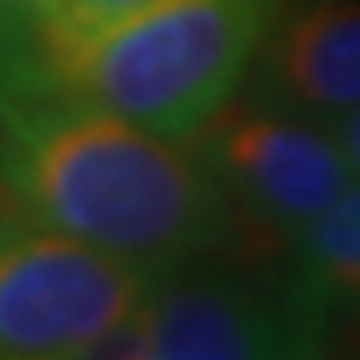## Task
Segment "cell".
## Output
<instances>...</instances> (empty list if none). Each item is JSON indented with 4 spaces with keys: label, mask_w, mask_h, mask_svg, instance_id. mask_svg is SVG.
I'll list each match as a JSON object with an SVG mask.
<instances>
[{
    "label": "cell",
    "mask_w": 360,
    "mask_h": 360,
    "mask_svg": "<svg viewBox=\"0 0 360 360\" xmlns=\"http://www.w3.org/2000/svg\"><path fill=\"white\" fill-rule=\"evenodd\" d=\"M276 288L324 333L360 316V176L284 252Z\"/></svg>",
    "instance_id": "obj_7"
},
{
    "label": "cell",
    "mask_w": 360,
    "mask_h": 360,
    "mask_svg": "<svg viewBox=\"0 0 360 360\" xmlns=\"http://www.w3.org/2000/svg\"><path fill=\"white\" fill-rule=\"evenodd\" d=\"M240 92L340 129L360 112V0H276Z\"/></svg>",
    "instance_id": "obj_6"
},
{
    "label": "cell",
    "mask_w": 360,
    "mask_h": 360,
    "mask_svg": "<svg viewBox=\"0 0 360 360\" xmlns=\"http://www.w3.org/2000/svg\"><path fill=\"white\" fill-rule=\"evenodd\" d=\"M156 276L0 205V360L77 348L141 309Z\"/></svg>",
    "instance_id": "obj_4"
},
{
    "label": "cell",
    "mask_w": 360,
    "mask_h": 360,
    "mask_svg": "<svg viewBox=\"0 0 360 360\" xmlns=\"http://www.w3.org/2000/svg\"><path fill=\"white\" fill-rule=\"evenodd\" d=\"M148 360H333L324 333L276 284L193 260L165 272L144 300Z\"/></svg>",
    "instance_id": "obj_5"
},
{
    "label": "cell",
    "mask_w": 360,
    "mask_h": 360,
    "mask_svg": "<svg viewBox=\"0 0 360 360\" xmlns=\"http://www.w3.org/2000/svg\"><path fill=\"white\" fill-rule=\"evenodd\" d=\"M72 37L68 0H0V104L56 96V60Z\"/></svg>",
    "instance_id": "obj_8"
},
{
    "label": "cell",
    "mask_w": 360,
    "mask_h": 360,
    "mask_svg": "<svg viewBox=\"0 0 360 360\" xmlns=\"http://www.w3.org/2000/svg\"><path fill=\"white\" fill-rule=\"evenodd\" d=\"M188 144L205 160L229 208L232 245L248 240L272 252H288L360 176L336 129L284 112L248 92L220 104Z\"/></svg>",
    "instance_id": "obj_3"
},
{
    "label": "cell",
    "mask_w": 360,
    "mask_h": 360,
    "mask_svg": "<svg viewBox=\"0 0 360 360\" xmlns=\"http://www.w3.org/2000/svg\"><path fill=\"white\" fill-rule=\"evenodd\" d=\"M336 136H340V144H345V153H348V160H352V168L360 172V112H352L336 129Z\"/></svg>",
    "instance_id": "obj_11"
},
{
    "label": "cell",
    "mask_w": 360,
    "mask_h": 360,
    "mask_svg": "<svg viewBox=\"0 0 360 360\" xmlns=\"http://www.w3.org/2000/svg\"><path fill=\"white\" fill-rule=\"evenodd\" d=\"M276 0H148L84 28L56 60V96L188 141L245 89Z\"/></svg>",
    "instance_id": "obj_2"
},
{
    "label": "cell",
    "mask_w": 360,
    "mask_h": 360,
    "mask_svg": "<svg viewBox=\"0 0 360 360\" xmlns=\"http://www.w3.org/2000/svg\"><path fill=\"white\" fill-rule=\"evenodd\" d=\"M0 193L20 217L156 281L232 245L193 144L72 96L0 104Z\"/></svg>",
    "instance_id": "obj_1"
},
{
    "label": "cell",
    "mask_w": 360,
    "mask_h": 360,
    "mask_svg": "<svg viewBox=\"0 0 360 360\" xmlns=\"http://www.w3.org/2000/svg\"><path fill=\"white\" fill-rule=\"evenodd\" d=\"M40 360H148V316H144V304L132 316H124L120 324H112L108 333L92 336L77 348H65V352H52V356Z\"/></svg>",
    "instance_id": "obj_9"
},
{
    "label": "cell",
    "mask_w": 360,
    "mask_h": 360,
    "mask_svg": "<svg viewBox=\"0 0 360 360\" xmlns=\"http://www.w3.org/2000/svg\"><path fill=\"white\" fill-rule=\"evenodd\" d=\"M72 4V20H77V32L84 28H96V25H108L116 16L132 13V8H141L148 0H68Z\"/></svg>",
    "instance_id": "obj_10"
}]
</instances>
